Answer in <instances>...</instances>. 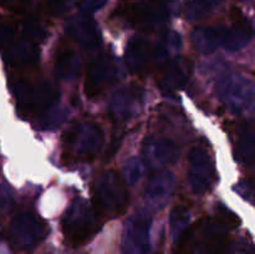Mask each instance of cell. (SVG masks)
Masks as SVG:
<instances>
[{"instance_id": "obj_3", "label": "cell", "mask_w": 255, "mask_h": 254, "mask_svg": "<svg viewBox=\"0 0 255 254\" xmlns=\"http://www.w3.org/2000/svg\"><path fill=\"white\" fill-rule=\"evenodd\" d=\"M72 0H49V4H50V7H51L52 10H57V9H65L70 5V2H71Z\"/></svg>"}, {"instance_id": "obj_2", "label": "cell", "mask_w": 255, "mask_h": 254, "mask_svg": "<svg viewBox=\"0 0 255 254\" xmlns=\"http://www.w3.org/2000/svg\"><path fill=\"white\" fill-rule=\"evenodd\" d=\"M99 228L96 213L86 208H76L72 212H67L62 223L65 239L72 247L87 243L97 233Z\"/></svg>"}, {"instance_id": "obj_1", "label": "cell", "mask_w": 255, "mask_h": 254, "mask_svg": "<svg viewBox=\"0 0 255 254\" xmlns=\"http://www.w3.org/2000/svg\"><path fill=\"white\" fill-rule=\"evenodd\" d=\"M229 223L202 218L184 231L174 254H221L229 237Z\"/></svg>"}, {"instance_id": "obj_4", "label": "cell", "mask_w": 255, "mask_h": 254, "mask_svg": "<svg viewBox=\"0 0 255 254\" xmlns=\"http://www.w3.org/2000/svg\"><path fill=\"white\" fill-rule=\"evenodd\" d=\"M228 254H253L252 249H248L247 247H238L236 249H232Z\"/></svg>"}]
</instances>
